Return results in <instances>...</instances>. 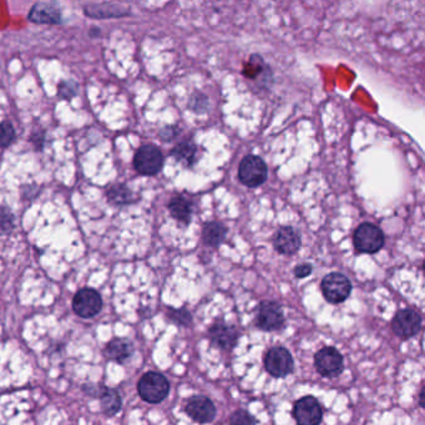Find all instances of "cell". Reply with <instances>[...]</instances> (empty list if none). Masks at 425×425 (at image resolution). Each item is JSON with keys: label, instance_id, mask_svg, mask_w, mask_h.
I'll use <instances>...</instances> for the list:
<instances>
[{"label": "cell", "instance_id": "obj_1", "mask_svg": "<svg viewBox=\"0 0 425 425\" xmlns=\"http://www.w3.org/2000/svg\"><path fill=\"white\" fill-rule=\"evenodd\" d=\"M137 390L145 402L157 404L166 399L170 392V383L166 377L161 373L147 372L146 375H142L141 380H139Z\"/></svg>", "mask_w": 425, "mask_h": 425}, {"label": "cell", "instance_id": "obj_2", "mask_svg": "<svg viewBox=\"0 0 425 425\" xmlns=\"http://www.w3.org/2000/svg\"><path fill=\"white\" fill-rule=\"evenodd\" d=\"M269 176L267 165L261 157L248 155L238 167V178L247 188H259L264 185Z\"/></svg>", "mask_w": 425, "mask_h": 425}, {"label": "cell", "instance_id": "obj_3", "mask_svg": "<svg viewBox=\"0 0 425 425\" xmlns=\"http://www.w3.org/2000/svg\"><path fill=\"white\" fill-rule=\"evenodd\" d=\"M384 233L373 223H362L353 235L355 249L360 253L372 254L378 252L384 246Z\"/></svg>", "mask_w": 425, "mask_h": 425}, {"label": "cell", "instance_id": "obj_4", "mask_svg": "<svg viewBox=\"0 0 425 425\" xmlns=\"http://www.w3.org/2000/svg\"><path fill=\"white\" fill-rule=\"evenodd\" d=\"M134 166L137 173L144 176H154L161 171L163 156L155 145H144L137 150L134 157Z\"/></svg>", "mask_w": 425, "mask_h": 425}, {"label": "cell", "instance_id": "obj_5", "mask_svg": "<svg viewBox=\"0 0 425 425\" xmlns=\"http://www.w3.org/2000/svg\"><path fill=\"white\" fill-rule=\"evenodd\" d=\"M324 298L330 303H342L350 297L352 284L345 274L332 272L327 274L321 284Z\"/></svg>", "mask_w": 425, "mask_h": 425}, {"label": "cell", "instance_id": "obj_6", "mask_svg": "<svg viewBox=\"0 0 425 425\" xmlns=\"http://www.w3.org/2000/svg\"><path fill=\"white\" fill-rule=\"evenodd\" d=\"M264 368L276 378H284L294 372V358L289 350L274 347L264 355Z\"/></svg>", "mask_w": 425, "mask_h": 425}, {"label": "cell", "instance_id": "obj_7", "mask_svg": "<svg viewBox=\"0 0 425 425\" xmlns=\"http://www.w3.org/2000/svg\"><path fill=\"white\" fill-rule=\"evenodd\" d=\"M314 365L321 375L326 378H335L343 370V357L333 347H324L314 357Z\"/></svg>", "mask_w": 425, "mask_h": 425}, {"label": "cell", "instance_id": "obj_8", "mask_svg": "<svg viewBox=\"0 0 425 425\" xmlns=\"http://www.w3.org/2000/svg\"><path fill=\"white\" fill-rule=\"evenodd\" d=\"M102 308V299L95 289H80L72 299V309L81 318H92Z\"/></svg>", "mask_w": 425, "mask_h": 425}, {"label": "cell", "instance_id": "obj_9", "mask_svg": "<svg viewBox=\"0 0 425 425\" xmlns=\"http://www.w3.org/2000/svg\"><path fill=\"white\" fill-rule=\"evenodd\" d=\"M292 414L298 425H318L323 413L314 397H303L294 403Z\"/></svg>", "mask_w": 425, "mask_h": 425}, {"label": "cell", "instance_id": "obj_10", "mask_svg": "<svg viewBox=\"0 0 425 425\" xmlns=\"http://www.w3.org/2000/svg\"><path fill=\"white\" fill-rule=\"evenodd\" d=\"M256 324L259 328L266 332H274L282 328L284 326L282 307L277 302H272V301L262 302L259 306Z\"/></svg>", "mask_w": 425, "mask_h": 425}, {"label": "cell", "instance_id": "obj_11", "mask_svg": "<svg viewBox=\"0 0 425 425\" xmlns=\"http://www.w3.org/2000/svg\"><path fill=\"white\" fill-rule=\"evenodd\" d=\"M421 328V317L414 309H403L395 314L392 329L395 335L402 339H409L418 334Z\"/></svg>", "mask_w": 425, "mask_h": 425}, {"label": "cell", "instance_id": "obj_12", "mask_svg": "<svg viewBox=\"0 0 425 425\" xmlns=\"http://www.w3.org/2000/svg\"><path fill=\"white\" fill-rule=\"evenodd\" d=\"M186 413L196 423L206 424V423H211L215 419L216 408L212 402L206 397L196 395L188 400Z\"/></svg>", "mask_w": 425, "mask_h": 425}, {"label": "cell", "instance_id": "obj_13", "mask_svg": "<svg viewBox=\"0 0 425 425\" xmlns=\"http://www.w3.org/2000/svg\"><path fill=\"white\" fill-rule=\"evenodd\" d=\"M208 337L212 345L223 350H231L237 345L238 332L233 326L222 322H216L208 329Z\"/></svg>", "mask_w": 425, "mask_h": 425}, {"label": "cell", "instance_id": "obj_14", "mask_svg": "<svg viewBox=\"0 0 425 425\" xmlns=\"http://www.w3.org/2000/svg\"><path fill=\"white\" fill-rule=\"evenodd\" d=\"M301 244H302L301 235L296 228L289 226L281 227L274 235V247L281 254L292 256L294 253L298 252Z\"/></svg>", "mask_w": 425, "mask_h": 425}, {"label": "cell", "instance_id": "obj_15", "mask_svg": "<svg viewBox=\"0 0 425 425\" xmlns=\"http://www.w3.org/2000/svg\"><path fill=\"white\" fill-rule=\"evenodd\" d=\"M29 21L36 24H60V8L56 3H36L29 11Z\"/></svg>", "mask_w": 425, "mask_h": 425}, {"label": "cell", "instance_id": "obj_16", "mask_svg": "<svg viewBox=\"0 0 425 425\" xmlns=\"http://www.w3.org/2000/svg\"><path fill=\"white\" fill-rule=\"evenodd\" d=\"M168 210L171 216L175 220H178V222L188 225L193 217V203L186 196L178 195L171 198V201L168 203Z\"/></svg>", "mask_w": 425, "mask_h": 425}, {"label": "cell", "instance_id": "obj_17", "mask_svg": "<svg viewBox=\"0 0 425 425\" xmlns=\"http://www.w3.org/2000/svg\"><path fill=\"white\" fill-rule=\"evenodd\" d=\"M105 355H107L109 360L122 365L132 355L131 343L127 342L125 339H112L107 343V348H105Z\"/></svg>", "mask_w": 425, "mask_h": 425}, {"label": "cell", "instance_id": "obj_18", "mask_svg": "<svg viewBox=\"0 0 425 425\" xmlns=\"http://www.w3.org/2000/svg\"><path fill=\"white\" fill-rule=\"evenodd\" d=\"M226 235H227V228L225 227L222 222L211 221L203 226V243L210 247H218L225 241Z\"/></svg>", "mask_w": 425, "mask_h": 425}, {"label": "cell", "instance_id": "obj_19", "mask_svg": "<svg viewBox=\"0 0 425 425\" xmlns=\"http://www.w3.org/2000/svg\"><path fill=\"white\" fill-rule=\"evenodd\" d=\"M171 156L185 167H191L196 162L198 146L193 141H183L173 147Z\"/></svg>", "mask_w": 425, "mask_h": 425}, {"label": "cell", "instance_id": "obj_20", "mask_svg": "<svg viewBox=\"0 0 425 425\" xmlns=\"http://www.w3.org/2000/svg\"><path fill=\"white\" fill-rule=\"evenodd\" d=\"M99 398L102 400V413L107 416H114L119 413V410L122 409V397L117 390L104 387Z\"/></svg>", "mask_w": 425, "mask_h": 425}, {"label": "cell", "instance_id": "obj_21", "mask_svg": "<svg viewBox=\"0 0 425 425\" xmlns=\"http://www.w3.org/2000/svg\"><path fill=\"white\" fill-rule=\"evenodd\" d=\"M85 14L92 18H119L127 16V11H122V8L110 4H99V6H89L85 8Z\"/></svg>", "mask_w": 425, "mask_h": 425}, {"label": "cell", "instance_id": "obj_22", "mask_svg": "<svg viewBox=\"0 0 425 425\" xmlns=\"http://www.w3.org/2000/svg\"><path fill=\"white\" fill-rule=\"evenodd\" d=\"M266 72H271L269 66L264 63L261 56L256 55V54H253L249 58V60L244 65L242 71L243 75L248 77V79H252V80H257L259 75H264Z\"/></svg>", "mask_w": 425, "mask_h": 425}, {"label": "cell", "instance_id": "obj_23", "mask_svg": "<svg viewBox=\"0 0 425 425\" xmlns=\"http://www.w3.org/2000/svg\"><path fill=\"white\" fill-rule=\"evenodd\" d=\"M107 198L115 205H127L135 201L131 190L122 183L112 186L107 190Z\"/></svg>", "mask_w": 425, "mask_h": 425}, {"label": "cell", "instance_id": "obj_24", "mask_svg": "<svg viewBox=\"0 0 425 425\" xmlns=\"http://www.w3.org/2000/svg\"><path fill=\"white\" fill-rule=\"evenodd\" d=\"M16 137V130L11 122H0V147L11 146Z\"/></svg>", "mask_w": 425, "mask_h": 425}, {"label": "cell", "instance_id": "obj_25", "mask_svg": "<svg viewBox=\"0 0 425 425\" xmlns=\"http://www.w3.org/2000/svg\"><path fill=\"white\" fill-rule=\"evenodd\" d=\"M79 92V87L74 80L61 81L58 87V95L63 100H71Z\"/></svg>", "mask_w": 425, "mask_h": 425}, {"label": "cell", "instance_id": "obj_26", "mask_svg": "<svg viewBox=\"0 0 425 425\" xmlns=\"http://www.w3.org/2000/svg\"><path fill=\"white\" fill-rule=\"evenodd\" d=\"M14 228V215L11 210L0 206V235H9Z\"/></svg>", "mask_w": 425, "mask_h": 425}, {"label": "cell", "instance_id": "obj_27", "mask_svg": "<svg viewBox=\"0 0 425 425\" xmlns=\"http://www.w3.org/2000/svg\"><path fill=\"white\" fill-rule=\"evenodd\" d=\"M167 316L173 322L180 326H190L193 322V317L186 309H170Z\"/></svg>", "mask_w": 425, "mask_h": 425}, {"label": "cell", "instance_id": "obj_28", "mask_svg": "<svg viewBox=\"0 0 425 425\" xmlns=\"http://www.w3.org/2000/svg\"><path fill=\"white\" fill-rule=\"evenodd\" d=\"M190 107H191V110H193V112H198V114H203V112L208 110V97H205L201 92H195L193 97H191Z\"/></svg>", "mask_w": 425, "mask_h": 425}, {"label": "cell", "instance_id": "obj_29", "mask_svg": "<svg viewBox=\"0 0 425 425\" xmlns=\"http://www.w3.org/2000/svg\"><path fill=\"white\" fill-rule=\"evenodd\" d=\"M231 425H256V421L246 410H237L231 416Z\"/></svg>", "mask_w": 425, "mask_h": 425}, {"label": "cell", "instance_id": "obj_30", "mask_svg": "<svg viewBox=\"0 0 425 425\" xmlns=\"http://www.w3.org/2000/svg\"><path fill=\"white\" fill-rule=\"evenodd\" d=\"M178 135V129L175 127H166L160 131V137L163 141H171Z\"/></svg>", "mask_w": 425, "mask_h": 425}, {"label": "cell", "instance_id": "obj_31", "mask_svg": "<svg viewBox=\"0 0 425 425\" xmlns=\"http://www.w3.org/2000/svg\"><path fill=\"white\" fill-rule=\"evenodd\" d=\"M312 266L308 264H301L294 269V276L297 279H304V277H308L309 274H312Z\"/></svg>", "mask_w": 425, "mask_h": 425}, {"label": "cell", "instance_id": "obj_32", "mask_svg": "<svg viewBox=\"0 0 425 425\" xmlns=\"http://www.w3.org/2000/svg\"><path fill=\"white\" fill-rule=\"evenodd\" d=\"M31 141L34 144V146H36L38 150H43L44 142H45V132L43 131V130L34 132L31 136Z\"/></svg>", "mask_w": 425, "mask_h": 425}, {"label": "cell", "instance_id": "obj_33", "mask_svg": "<svg viewBox=\"0 0 425 425\" xmlns=\"http://www.w3.org/2000/svg\"><path fill=\"white\" fill-rule=\"evenodd\" d=\"M424 397H425V390L424 388H421L419 393V405L421 408H424L425 407V402H424Z\"/></svg>", "mask_w": 425, "mask_h": 425}]
</instances>
